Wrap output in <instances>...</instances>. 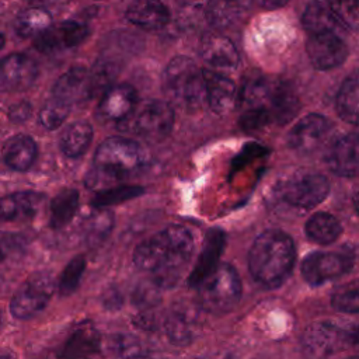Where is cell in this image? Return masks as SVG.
Segmentation results:
<instances>
[{
  "label": "cell",
  "instance_id": "6da1fadb",
  "mask_svg": "<svg viewBox=\"0 0 359 359\" xmlns=\"http://www.w3.org/2000/svg\"><path fill=\"white\" fill-rule=\"evenodd\" d=\"M194 251L192 234L182 226H168L142 241L135 252L136 266L151 275L158 287L174 286Z\"/></svg>",
  "mask_w": 359,
  "mask_h": 359
},
{
  "label": "cell",
  "instance_id": "7a4b0ae2",
  "mask_svg": "<svg viewBox=\"0 0 359 359\" xmlns=\"http://www.w3.org/2000/svg\"><path fill=\"white\" fill-rule=\"evenodd\" d=\"M293 240L280 230L259 234L248 252V268L252 278L265 287L282 285L294 264Z\"/></svg>",
  "mask_w": 359,
  "mask_h": 359
},
{
  "label": "cell",
  "instance_id": "3957f363",
  "mask_svg": "<svg viewBox=\"0 0 359 359\" xmlns=\"http://www.w3.org/2000/svg\"><path fill=\"white\" fill-rule=\"evenodd\" d=\"M147 163L144 149L135 140L109 137L104 140L94 156V170L88 174V184L97 185L126 177Z\"/></svg>",
  "mask_w": 359,
  "mask_h": 359
},
{
  "label": "cell",
  "instance_id": "277c9868",
  "mask_svg": "<svg viewBox=\"0 0 359 359\" xmlns=\"http://www.w3.org/2000/svg\"><path fill=\"white\" fill-rule=\"evenodd\" d=\"M163 90L168 102L187 112L202 108L206 97L203 70L187 56L171 59L163 74Z\"/></svg>",
  "mask_w": 359,
  "mask_h": 359
},
{
  "label": "cell",
  "instance_id": "5b68a950",
  "mask_svg": "<svg viewBox=\"0 0 359 359\" xmlns=\"http://www.w3.org/2000/svg\"><path fill=\"white\" fill-rule=\"evenodd\" d=\"M241 296V280L237 271L229 264H220L198 286V303L212 314H226L233 310Z\"/></svg>",
  "mask_w": 359,
  "mask_h": 359
},
{
  "label": "cell",
  "instance_id": "8992f818",
  "mask_svg": "<svg viewBox=\"0 0 359 359\" xmlns=\"http://www.w3.org/2000/svg\"><path fill=\"white\" fill-rule=\"evenodd\" d=\"M132 116L133 133L151 143L165 139L174 125L172 105L160 100L143 101L135 108Z\"/></svg>",
  "mask_w": 359,
  "mask_h": 359
},
{
  "label": "cell",
  "instance_id": "52a82bcc",
  "mask_svg": "<svg viewBox=\"0 0 359 359\" xmlns=\"http://www.w3.org/2000/svg\"><path fill=\"white\" fill-rule=\"evenodd\" d=\"M53 290L55 283L50 273L35 272L15 290L10 302V310L17 318H31L48 304Z\"/></svg>",
  "mask_w": 359,
  "mask_h": 359
},
{
  "label": "cell",
  "instance_id": "ba28073f",
  "mask_svg": "<svg viewBox=\"0 0 359 359\" xmlns=\"http://www.w3.org/2000/svg\"><path fill=\"white\" fill-rule=\"evenodd\" d=\"M303 352L311 359H324L348 349L346 328L331 321L310 324L302 334Z\"/></svg>",
  "mask_w": 359,
  "mask_h": 359
},
{
  "label": "cell",
  "instance_id": "9c48e42d",
  "mask_svg": "<svg viewBox=\"0 0 359 359\" xmlns=\"http://www.w3.org/2000/svg\"><path fill=\"white\" fill-rule=\"evenodd\" d=\"M330 192L328 180L316 172L297 174L280 187V198L290 206L311 209L321 203Z\"/></svg>",
  "mask_w": 359,
  "mask_h": 359
},
{
  "label": "cell",
  "instance_id": "30bf717a",
  "mask_svg": "<svg viewBox=\"0 0 359 359\" xmlns=\"http://www.w3.org/2000/svg\"><path fill=\"white\" fill-rule=\"evenodd\" d=\"M353 266V257L344 251H318L307 255L302 264L304 280L318 286L327 280L348 273Z\"/></svg>",
  "mask_w": 359,
  "mask_h": 359
},
{
  "label": "cell",
  "instance_id": "8fae6325",
  "mask_svg": "<svg viewBox=\"0 0 359 359\" xmlns=\"http://www.w3.org/2000/svg\"><path fill=\"white\" fill-rule=\"evenodd\" d=\"M307 56L318 70H331L341 66L348 57V46L339 34L323 32L309 35Z\"/></svg>",
  "mask_w": 359,
  "mask_h": 359
},
{
  "label": "cell",
  "instance_id": "7c38bea8",
  "mask_svg": "<svg viewBox=\"0 0 359 359\" xmlns=\"http://www.w3.org/2000/svg\"><path fill=\"white\" fill-rule=\"evenodd\" d=\"M327 167L339 177L359 175V135L345 133L332 140L325 151Z\"/></svg>",
  "mask_w": 359,
  "mask_h": 359
},
{
  "label": "cell",
  "instance_id": "4fadbf2b",
  "mask_svg": "<svg viewBox=\"0 0 359 359\" xmlns=\"http://www.w3.org/2000/svg\"><path fill=\"white\" fill-rule=\"evenodd\" d=\"M330 121L320 114H309L303 116L289 132V146L303 154L317 150L330 133Z\"/></svg>",
  "mask_w": 359,
  "mask_h": 359
},
{
  "label": "cell",
  "instance_id": "5bb4252c",
  "mask_svg": "<svg viewBox=\"0 0 359 359\" xmlns=\"http://www.w3.org/2000/svg\"><path fill=\"white\" fill-rule=\"evenodd\" d=\"M88 35V28L77 21H62L50 25L39 36L34 45L39 52L52 53L70 49L81 43Z\"/></svg>",
  "mask_w": 359,
  "mask_h": 359
},
{
  "label": "cell",
  "instance_id": "9a60e30c",
  "mask_svg": "<svg viewBox=\"0 0 359 359\" xmlns=\"http://www.w3.org/2000/svg\"><path fill=\"white\" fill-rule=\"evenodd\" d=\"M201 316L189 306H175L164 318L163 327L172 345L184 346L191 344L201 331Z\"/></svg>",
  "mask_w": 359,
  "mask_h": 359
},
{
  "label": "cell",
  "instance_id": "2e32d148",
  "mask_svg": "<svg viewBox=\"0 0 359 359\" xmlns=\"http://www.w3.org/2000/svg\"><path fill=\"white\" fill-rule=\"evenodd\" d=\"M38 76L36 62L24 55L13 53L3 59L0 84L3 91H22L32 86Z\"/></svg>",
  "mask_w": 359,
  "mask_h": 359
},
{
  "label": "cell",
  "instance_id": "e0dca14e",
  "mask_svg": "<svg viewBox=\"0 0 359 359\" xmlns=\"http://www.w3.org/2000/svg\"><path fill=\"white\" fill-rule=\"evenodd\" d=\"M264 108L271 114L273 122L285 125L297 115L300 101L290 84L269 79Z\"/></svg>",
  "mask_w": 359,
  "mask_h": 359
},
{
  "label": "cell",
  "instance_id": "ac0fdd59",
  "mask_svg": "<svg viewBox=\"0 0 359 359\" xmlns=\"http://www.w3.org/2000/svg\"><path fill=\"white\" fill-rule=\"evenodd\" d=\"M53 98L72 105L94 97V88L90 70L84 67H72L63 73L53 84Z\"/></svg>",
  "mask_w": 359,
  "mask_h": 359
},
{
  "label": "cell",
  "instance_id": "d6986e66",
  "mask_svg": "<svg viewBox=\"0 0 359 359\" xmlns=\"http://www.w3.org/2000/svg\"><path fill=\"white\" fill-rule=\"evenodd\" d=\"M224 241H226V236L220 229H210L208 231L202 252L189 275L191 286L198 287L220 265L217 264V261L224 248Z\"/></svg>",
  "mask_w": 359,
  "mask_h": 359
},
{
  "label": "cell",
  "instance_id": "ffe728a7",
  "mask_svg": "<svg viewBox=\"0 0 359 359\" xmlns=\"http://www.w3.org/2000/svg\"><path fill=\"white\" fill-rule=\"evenodd\" d=\"M206 80L208 104L217 115H227L237 102V91L234 83L226 76L213 70H203Z\"/></svg>",
  "mask_w": 359,
  "mask_h": 359
},
{
  "label": "cell",
  "instance_id": "44dd1931",
  "mask_svg": "<svg viewBox=\"0 0 359 359\" xmlns=\"http://www.w3.org/2000/svg\"><path fill=\"white\" fill-rule=\"evenodd\" d=\"M201 56L213 69L229 70L238 65V53L234 43L229 38L213 32L202 38Z\"/></svg>",
  "mask_w": 359,
  "mask_h": 359
},
{
  "label": "cell",
  "instance_id": "7402d4cb",
  "mask_svg": "<svg viewBox=\"0 0 359 359\" xmlns=\"http://www.w3.org/2000/svg\"><path fill=\"white\" fill-rule=\"evenodd\" d=\"M136 107V90L129 84L112 86L102 94L100 101L101 115L116 122L132 115Z\"/></svg>",
  "mask_w": 359,
  "mask_h": 359
},
{
  "label": "cell",
  "instance_id": "603a6c76",
  "mask_svg": "<svg viewBox=\"0 0 359 359\" xmlns=\"http://www.w3.org/2000/svg\"><path fill=\"white\" fill-rule=\"evenodd\" d=\"M101 345L98 331L88 323L80 324L67 337L59 349L60 359H87L93 356Z\"/></svg>",
  "mask_w": 359,
  "mask_h": 359
},
{
  "label": "cell",
  "instance_id": "cb8c5ba5",
  "mask_svg": "<svg viewBox=\"0 0 359 359\" xmlns=\"http://www.w3.org/2000/svg\"><path fill=\"white\" fill-rule=\"evenodd\" d=\"M126 18L137 27L157 29L170 21V10L161 0H135L126 8Z\"/></svg>",
  "mask_w": 359,
  "mask_h": 359
},
{
  "label": "cell",
  "instance_id": "d4e9b609",
  "mask_svg": "<svg viewBox=\"0 0 359 359\" xmlns=\"http://www.w3.org/2000/svg\"><path fill=\"white\" fill-rule=\"evenodd\" d=\"M252 0H209L205 15L215 28H229L236 24L251 7Z\"/></svg>",
  "mask_w": 359,
  "mask_h": 359
},
{
  "label": "cell",
  "instance_id": "484cf974",
  "mask_svg": "<svg viewBox=\"0 0 359 359\" xmlns=\"http://www.w3.org/2000/svg\"><path fill=\"white\" fill-rule=\"evenodd\" d=\"M36 143L27 135H15L3 146L4 163L15 171H27L36 158Z\"/></svg>",
  "mask_w": 359,
  "mask_h": 359
},
{
  "label": "cell",
  "instance_id": "4316f807",
  "mask_svg": "<svg viewBox=\"0 0 359 359\" xmlns=\"http://www.w3.org/2000/svg\"><path fill=\"white\" fill-rule=\"evenodd\" d=\"M43 195L36 192H18L7 195L1 199V217L8 222L28 220L32 219L41 203Z\"/></svg>",
  "mask_w": 359,
  "mask_h": 359
},
{
  "label": "cell",
  "instance_id": "83f0119b",
  "mask_svg": "<svg viewBox=\"0 0 359 359\" xmlns=\"http://www.w3.org/2000/svg\"><path fill=\"white\" fill-rule=\"evenodd\" d=\"M302 24L310 35L323 32H334L341 35L344 28L331 8L321 1H311L307 4L302 15Z\"/></svg>",
  "mask_w": 359,
  "mask_h": 359
},
{
  "label": "cell",
  "instance_id": "f1b7e54d",
  "mask_svg": "<svg viewBox=\"0 0 359 359\" xmlns=\"http://www.w3.org/2000/svg\"><path fill=\"white\" fill-rule=\"evenodd\" d=\"M335 108L341 119L359 125V69L352 72L341 84Z\"/></svg>",
  "mask_w": 359,
  "mask_h": 359
},
{
  "label": "cell",
  "instance_id": "f546056e",
  "mask_svg": "<svg viewBox=\"0 0 359 359\" xmlns=\"http://www.w3.org/2000/svg\"><path fill=\"white\" fill-rule=\"evenodd\" d=\"M342 233V226L338 219L330 213H314L306 223V234L310 240L318 244H331Z\"/></svg>",
  "mask_w": 359,
  "mask_h": 359
},
{
  "label": "cell",
  "instance_id": "4dcf8cb0",
  "mask_svg": "<svg viewBox=\"0 0 359 359\" xmlns=\"http://www.w3.org/2000/svg\"><path fill=\"white\" fill-rule=\"evenodd\" d=\"M50 14L43 7H29L20 13L14 21L15 32L22 38H36L52 24Z\"/></svg>",
  "mask_w": 359,
  "mask_h": 359
},
{
  "label": "cell",
  "instance_id": "1f68e13d",
  "mask_svg": "<svg viewBox=\"0 0 359 359\" xmlns=\"http://www.w3.org/2000/svg\"><path fill=\"white\" fill-rule=\"evenodd\" d=\"M93 128L87 122H74L69 125L60 136V149L67 157L81 156L90 146Z\"/></svg>",
  "mask_w": 359,
  "mask_h": 359
},
{
  "label": "cell",
  "instance_id": "d6a6232c",
  "mask_svg": "<svg viewBox=\"0 0 359 359\" xmlns=\"http://www.w3.org/2000/svg\"><path fill=\"white\" fill-rule=\"evenodd\" d=\"M79 192L73 188L62 189L50 202V226L62 229L74 217L79 208Z\"/></svg>",
  "mask_w": 359,
  "mask_h": 359
},
{
  "label": "cell",
  "instance_id": "836d02e7",
  "mask_svg": "<svg viewBox=\"0 0 359 359\" xmlns=\"http://www.w3.org/2000/svg\"><path fill=\"white\" fill-rule=\"evenodd\" d=\"M331 304L338 311L359 314V279L339 286L331 297Z\"/></svg>",
  "mask_w": 359,
  "mask_h": 359
},
{
  "label": "cell",
  "instance_id": "e575fe53",
  "mask_svg": "<svg viewBox=\"0 0 359 359\" xmlns=\"http://www.w3.org/2000/svg\"><path fill=\"white\" fill-rule=\"evenodd\" d=\"M144 189L142 187L136 185H122V187H115V188H108L105 191H101L94 199H93V206L94 208H105L109 205H116L125 201H129L132 198H136L142 195Z\"/></svg>",
  "mask_w": 359,
  "mask_h": 359
},
{
  "label": "cell",
  "instance_id": "d590c367",
  "mask_svg": "<svg viewBox=\"0 0 359 359\" xmlns=\"http://www.w3.org/2000/svg\"><path fill=\"white\" fill-rule=\"evenodd\" d=\"M114 217L108 210H98L91 215L86 223V238L90 244L101 243L111 231Z\"/></svg>",
  "mask_w": 359,
  "mask_h": 359
},
{
  "label": "cell",
  "instance_id": "8d00e7d4",
  "mask_svg": "<svg viewBox=\"0 0 359 359\" xmlns=\"http://www.w3.org/2000/svg\"><path fill=\"white\" fill-rule=\"evenodd\" d=\"M338 21L349 29L359 28V0H325Z\"/></svg>",
  "mask_w": 359,
  "mask_h": 359
},
{
  "label": "cell",
  "instance_id": "74e56055",
  "mask_svg": "<svg viewBox=\"0 0 359 359\" xmlns=\"http://www.w3.org/2000/svg\"><path fill=\"white\" fill-rule=\"evenodd\" d=\"M118 69L112 60H100L94 65V67L90 70L91 74V81H93V88H94V95L97 94H104L107 90H109V84L115 79Z\"/></svg>",
  "mask_w": 359,
  "mask_h": 359
},
{
  "label": "cell",
  "instance_id": "f35d334b",
  "mask_svg": "<svg viewBox=\"0 0 359 359\" xmlns=\"http://www.w3.org/2000/svg\"><path fill=\"white\" fill-rule=\"evenodd\" d=\"M69 111H70V105L56 98H52L41 109L39 121L46 129L53 130V129H57L65 122V119L69 115Z\"/></svg>",
  "mask_w": 359,
  "mask_h": 359
},
{
  "label": "cell",
  "instance_id": "ab89813d",
  "mask_svg": "<svg viewBox=\"0 0 359 359\" xmlns=\"http://www.w3.org/2000/svg\"><path fill=\"white\" fill-rule=\"evenodd\" d=\"M86 269V259L83 257L73 258L65 268V271L60 275L59 279V292L62 294H70L73 293L83 276V272Z\"/></svg>",
  "mask_w": 359,
  "mask_h": 359
},
{
  "label": "cell",
  "instance_id": "60d3db41",
  "mask_svg": "<svg viewBox=\"0 0 359 359\" xmlns=\"http://www.w3.org/2000/svg\"><path fill=\"white\" fill-rule=\"evenodd\" d=\"M271 122V114L265 108H247L241 114L238 125L244 132H255L264 129Z\"/></svg>",
  "mask_w": 359,
  "mask_h": 359
},
{
  "label": "cell",
  "instance_id": "b9f144b4",
  "mask_svg": "<svg viewBox=\"0 0 359 359\" xmlns=\"http://www.w3.org/2000/svg\"><path fill=\"white\" fill-rule=\"evenodd\" d=\"M135 303L143 309H149L150 306L156 304L157 302V293L153 287L150 286H140L136 289L135 292V297H133Z\"/></svg>",
  "mask_w": 359,
  "mask_h": 359
},
{
  "label": "cell",
  "instance_id": "7bdbcfd3",
  "mask_svg": "<svg viewBox=\"0 0 359 359\" xmlns=\"http://www.w3.org/2000/svg\"><path fill=\"white\" fill-rule=\"evenodd\" d=\"M29 115H31V105L24 101L11 105L8 109V118L11 122H15V123L27 121Z\"/></svg>",
  "mask_w": 359,
  "mask_h": 359
},
{
  "label": "cell",
  "instance_id": "ee69618b",
  "mask_svg": "<svg viewBox=\"0 0 359 359\" xmlns=\"http://www.w3.org/2000/svg\"><path fill=\"white\" fill-rule=\"evenodd\" d=\"M262 153H265V149H262V147L258 146V144H248V146H245V149L243 150V153L234 160V168L237 170L240 165L245 164L252 156H259V154H262Z\"/></svg>",
  "mask_w": 359,
  "mask_h": 359
},
{
  "label": "cell",
  "instance_id": "f6af8a7d",
  "mask_svg": "<svg viewBox=\"0 0 359 359\" xmlns=\"http://www.w3.org/2000/svg\"><path fill=\"white\" fill-rule=\"evenodd\" d=\"M345 328H346L348 349L359 351V324H349Z\"/></svg>",
  "mask_w": 359,
  "mask_h": 359
},
{
  "label": "cell",
  "instance_id": "bcb514c9",
  "mask_svg": "<svg viewBox=\"0 0 359 359\" xmlns=\"http://www.w3.org/2000/svg\"><path fill=\"white\" fill-rule=\"evenodd\" d=\"M289 0H258L259 6L265 10H276L287 4Z\"/></svg>",
  "mask_w": 359,
  "mask_h": 359
},
{
  "label": "cell",
  "instance_id": "7dc6e473",
  "mask_svg": "<svg viewBox=\"0 0 359 359\" xmlns=\"http://www.w3.org/2000/svg\"><path fill=\"white\" fill-rule=\"evenodd\" d=\"M128 359H154V358H151L150 355H147V353H144V352H142V351H139V352H136V353H133L132 356H129Z\"/></svg>",
  "mask_w": 359,
  "mask_h": 359
},
{
  "label": "cell",
  "instance_id": "c3c4849f",
  "mask_svg": "<svg viewBox=\"0 0 359 359\" xmlns=\"http://www.w3.org/2000/svg\"><path fill=\"white\" fill-rule=\"evenodd\" d=\"M31 3H36V4H55V3H60V1H65V0H29Z\"/></svg>",
  "mask_w": 359,
  "mask_h": 359
},
{
  "label": "cell",
  "instance_id": "681fc988",
  "mask_svg": "<svg viewBox=\"0 0 359 359\" xmlns=\"http://www.w3.org/2000/svg\"><path fill=\"white\" fill-rule=\"evenodd\" d=\"M353 208H355V210H356V213L359 215V188L355 191V194H353Z\"/></svg>",
  "mask_w": 359,
  "mask_h": 359
},
{
  "label": "cell",
  "instance_id": "f907efd6",
  "mask_svg": "<svg viewBox=\"0 0 359 359\" xmlns=\"http://www.w3.org/2000/svg\"><path fill=\"white\" fill-rule=\"evenodd\" d=\"M0 359H15V356H14V353H11V352H8V351H4L3 353H1V358Z\"/></svg>",
  "mask_w": 359,
  "mask_h": 359
},
{
  "label": "cell",
  "instance_id": "816d5d0a",
  "mask_svg": "<svg viewBox=\"0 0 359 359\" xmlns=\"http://www.w3.org/2000/svg\"><path fill=\"white\" fill-rule=\"evenodd\" d=\"M217 359H233V358H230V356H227V355H223V356H220V358H217Z\"/></svg>",
  "mask_w": 359,
  "mask_h": 359
},
{
  "label": "cell",
  "instance_id": "f5cc1de1",
  "mask_svg": "<svg viewBox=\"0 0 359 359\" xmlns=\"http://www.w3.org/2000/svg\"><path fill=\"white\" fill-rule=\"evenodd\" d=\"M348 359H359V356H353V358H348Z\"/></svg>",
  "mask_w": 359,
  "mask_h": 359
},
{
  "label": "cell",
  "instance_id": "db71d44e",
  "mask_svg": "<svg viewBox=\"0 0 359 359\" xmlns=\"http://www.w3.org/2000/svg\"><path fill=\"white\" fill-rule=\"evenodd\" d=\"M175 1H181V3H184V1H189V0H175Z\"/></svg>",
  "mask_w": 359,
  "mask_h": 359
}]
</instances>
